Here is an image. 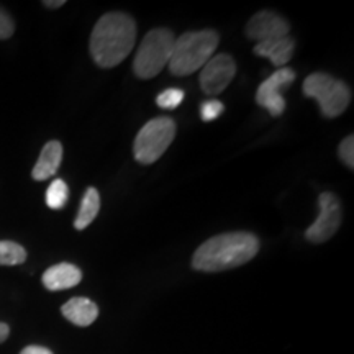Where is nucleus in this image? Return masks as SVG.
I'll return each instance as SVG.
<instances>
[{"mask_svg":"<svg viewBox=\"0 0 354 354\" xmlns=\"http://www.w3.org/2000/svg\"><path fill=\"white\" fill-rule=\"evenodd\" d=\"M136 41V24L122 12L105 13L91 35V55L100 68H115L130 55Z\"/></svg>","mask_w":354,"mask_h":354,"instance_id":"nucleus-1","label":"nucleus"},{"mask_svg":"<svg viewBox=\"0 0 354 354\" xmlns=\"http://www.w3.org/2000/svg\"><path fill=\"white\" fill-rule=\"evenodd\" d=\"M259 240L253 233L234 232L216 234L198 246L192 259L194 269L218 272L246 264L258 254Z\"/></svg>","mask_w":354,"mask_h":354,"instance_id":"nucleus-2","label":"nucleus"},{"mask_svg":"<svg viewBox=\"0 0 354 354\" xmlns=\"http://www.w3.org/2000/svg\"><path fill=\"white\" fill-rule=\"evenodd\" d=\"M220 37L214 30H201V32H187L180 35L174 41L169 71L174 76H189L197 73L209 59L215 56Z\"/></svg>","mask_w":354,"mask_h":354,"instance_id":"nucleus-3","label":"nucleus"},{"mask_svg":"<svg viewBox=\"0 0 354 354\" xmlns=\"http://www.w3.org/2000/svg\"><path fill=\"white\" fill-rule=\"evenodd\" d=\"M174 41V35L166 28L151 30L146 35L140 44L135 61H133V71H135L136 77H156L169 64Z\"/></svg>","mask_w":354,"mask_h":354,"instance_id":"nucleus-4","label":"nucleus"},{"mask_svg":"<svg viewBox=\"0 0 354 354\" xmlns=\"http://www.w3.org/2000/svg\"><path fill=\"white\" fill-rule=\"evenodd\" d=\"M304 94L315 99L326 118L339 117L351 102V91L339 79L325 73H313L304 81Z\"/></svg>","mask_w":354,"mask_h":354,"instance_id":"nucleus-5","label":"nucleus"},{"mask_svg":"<svg viewBox=\"0 0 354 354\" xmlns=\"http://www.w3.org/2000/svg\"><path fill=\"white\" fill-rule=\"evenodd\" d=\"M176 136L172 118L158 117L141 128L133 145V156L141 165H153L165 154Z\"/></svg>","mask_w":354,"mask_h":354,"instance_id":"nucleus-6","label":"nucleus"},{"mask_svg":"<svg viewBox=\"0 0 354 354\" xmlns=\"http://www.w3.org/2000/svg\"><path fill=\"white\" fill-rule=\"evenodd\" d=\"M318 207H320V214L313 225L307 228L305 238L312 243H325L338 232L342 225V207H339L338 198L330 192L320 194Z\"/></svg>","mask_w":354,"mask_h":354,"instance_id":"nucleus-7","label":"nucleus"},{"mask_svg":"<svg viewBox=\"0 0 354 354\" xmlns=\"http://www.w3.org/2000/svg\"><path fill=\"white\" fill-rule=\"evenodd\" d=\"M295 81V71L290 68H281L272 73L261 84L256 92V102L259 107L268 110L272 117H279L286 110V99L282 91H286Z\"/></svg>","mask_w":354,"mask_h":354,"instance_id":"nucleus-8","label":"nucleus"},{"mask_svg":"<svg viewBox=\"0 0 354 354\" xmlns=\"http://www.w3.org/2000/svg\"><path fill=\"white\" fill-rule=\"evenodd\" d=\"M234 74H236V64H234L233 57L221 53L203 66L198 81H201V87L205 94L218 95L227 86H230Z\"/></svg>","mask_w":354,"mask_h":354,"instance_id":"nucleus-9","label":"nucleus"},{"mask_svg":"<svg viewBox=\"0 0 354 354\" xmlns=\"http://www.w3.org/2000/svg\"><path fill=\"white\" fill-rule=\"evenodd\" d=\"M289 32L290 25L287 24V20L271 10L258 12L256 15L251 17V20L246 25L248 38L254 39L256 43L289 37Z\"/></svg>","mask_w":354,"mask_h":354,"instance_id":"nucleus-10","label":"nucleus"},{"mask_svg":"<svg viewBox=\"0 0 354 354\" xmlns=\"http://www.w3.org/2000/svg\"><path fill=\"white\" fill-rule=\"evenodd\" d=\"M295 51V41L290 37H282L276 39H268V41L256 43L254 53L258 56L268 57L276 68H286V64L289 63L294 56Z\"/></svg>","mask_w":354,"mask_h":354,"instance_id":"nucleus-11","label":"nucleus"},{"mask_svg":"<svg viewBox=\"0 0 354 354\" xmlns=\"http://www.w3.org/2000/svg\"><path fill=\"white\" fill-rule=\"evenodd\" d=\"M82 279V272L77 266L69 263H61L51 266L43 274V286L48 290H66L71 287H76Z\"/></svg>","mask_w":354,"mask_h":354,"instance_id":"nucleus-12","label":"nucleus"},{"mask_svg":"<svg viewBox=\"0 0 354 354\" xmlns=\"http://www.w3.org/2000/svg\"><path fill=\"white\" fill-rule=\"evenodd\" d=\"M61 161H63V146L59 141H50L44 145L39 154L37 165L33 167V179L35 180H46L53 177L59 169Z\"/></svg>","mask_w":354,"mask_h":354,"instance_id":"nucleus-13","label":"nucleus"},{"mask_svg":"<svg viewBox=\"0 0 354 354\" xmlns=\"http://www.w3.org/2000/svg\"><path fill=\"white\" fill-rule=\"evenodd\" d=\"M63 315L77 326L92 325L99 317V307L86 297H74L63 305Z\"/></svg>","mask_w":354,"mask_h":354,"instance_id":"nucleus-14","label":"nucleus"},{"mask_svg":"<svg viewBox=\"0 0 354 354\" xmlns=\"http://www.w3.org/2000/svg\"><path fill=\"white\" fill-rule=\"evenodd\" d=\"M99 210H100L99 190L94 187H88L86 190V194H84L81 209H79L76 221H74V227H76V230H86L88 225L95 220Z\"/></svg>","mask_w":354,"mask_h":354,"instance_id":"nucleus-15","label":"nucleus"},{"mask_svg":"<svg viewBox=\"0 0 354 354\" xmlns=\"http://www.w3.org/2000/svg\"><path fill=\"white\" fill-rule=\"evenodd\" d=\"M26 261L24 246L13 241H0V266H19Z\"/></svg>","mask_w":354,"mask_h":354,"instance_id":"nucleus-16","label":"nucleus"},{"mask_svg":"<svg viewBox=\"0 0 354 354\" xmlns=\"http://www.w3.org/2000/svg\"><path fill=\"white\" fill-rule=\"evenodd\" d=\"M69 198V189L63 179L53 180L46 190V205L53 210L63 209Z\"/></svg>","mask_w":354,"mask_h":354,"instance_id":"nucleus-17","label":"nucleus"},{"mask_svg":"<svg viewBox=\"0 0 354 354\" xmlns=\"http://www.w3.org/2000/svg\"><path fill=\"white\" fill-rule=\"evenodd\" d=\"M183 100H184V92L180 91V88H167V91L161 92V94L158 95L156 104L165 110H172L179 107V105L183 104Z\"/></svg>","mask_w":354,"mask_h":354,"instance_id":"nucleus-18","label":"nucleus"},{"mask_svg":"<svg viewBox=\"0 0 354 354\" xmlns=\"http://www.w3.org/2000/svg\"><path fill=\"white\" fill-rule=\"evenodd\" d=\"M223 104L220 100H209L202 104L201 107V118L203 122H214L223 113Z\"/></svg>","mask_w":354,"mask_h":354,"instance_id":"nucleus-19","label":"nucleus"},{"mask_svg":"<svg viewBox=\"0 0 354 354\" xmlns=\"http://www.w3.org/2000/svg\"><path fill=\"white\" fill-rule=\"evenodd\" d=\"M339 158L344 162V166L349 169H354V136L349 135L339 145Z\"/></svg>","mask_w":354,"mask_h":354,"instance_id":"nucleus-20","label":"nucleus"},{"mask_svg":"<svg viewBox=\"0 0 354 354\" xmlns=\"http://www.w3.org/2000/svg\"><path fill=\"white\" fill-rule=\"evenodd\" d=\"M13 32H15V24L12 17L3 8H0V39L10 38Z\"/></svg>","mask_w":354,"mask_h":354,"instance_id":"nucleus-21","label":"nucleus"},{"mask_svg":"<svg viewBox=\"0 0 354 354\" xmlns=\"http://www.w3.org/2000/svg\"><path fill=\"white\" fill-rule=\"evenodd\" d=\"M20 354H53L48 348L43 346H26Z\"/></svg>","mask_w":354,"mask_h":354,"instance_id":"nucleus-22","label":"nucleus"},{"mask_svg":"<svg viewBox=\"0 0 354 354\" xmlns=\"http://www.w3.org/2000/svg\"><path fill=\"white\" fill-rule=\"evenodd\" d=\"M8 333H10V330H8V326L6 323L0 322V343H3L6 339L8 338Z\"/></svg>","mask_w":354,"mask_h":354,"instance_id":"nucleus-23","label":"nucleus"},{"mask_svg":"<svg viewBox=\"0 0 354 354\" xmlns=\"http://www.w3.org/2000/svg\"><path fill=\"white\" fill-rule=\"evenodd\" d=\"M63 6H64V0H56V2H50V0H46V2H44V7H50V8H57Z\"/></svg>","mask_w":354,"mask_h":354,"instance_id":"nucleus-24","label":"nucleus"}]
</instances>
